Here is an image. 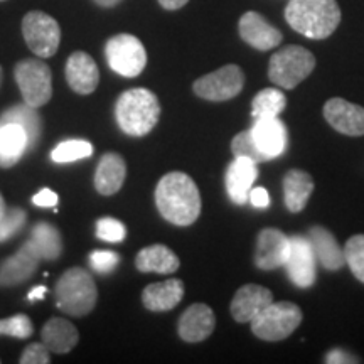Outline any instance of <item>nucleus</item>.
I'll list each match as a JSON object with an SVG mask.
<instances>
[{"mask_svg":"<svg viewBox=\"0 0 364 364\" xmlns=\"http://www.w3.org/2000/svg\"><path fill=\"white\" fill-rule=\"evenodd\" d=\"M324 117L341 134L349 136L364 135V108L344 98H331L324 105Z\"/></svg>","mask_w":364,"mask_h":364,"instance_id":"nucleus-15","label":"nucleus"},{"mask_svg":"<svg viewBox=\"0 0 364 364\" xmlns=\"http://www.w3.org/2000/svg\"><path fill=\"white\" fill-rule=\"evenodd\" d=\"M135 265L144 273H162V275H171L179 270V258L166 245H152L145 247L139 252L135 258Z\"/></svg>","mask_w":364,"mask_h":364,"instance_id":"nucleus-24","label":"nucleus"},{"mask_svg":"<svg viewBox=\"0 0 364 364\" xmlns=\"http://www.w3.org/2000/svg\"><path fill=\"white\" fill-rule=\"evenodd\" d=\"M216 326L215 312L206 304H193L179 318V336L186 343H201L213 334Z\"/></svg>","mask_w":364,"mask_h":364,"instance_id":"nucleus-17","label":"nucleus"},{"mask_svg":"<svg viewBox=\"0 0 364 364\" xmlns=\"http://www.w3.org/2000/svg\"><path fill=\"white\" fill-rule=\"evenodd\" d=\"M311 245L316 258L326 270L336 272L346 265L344 248L339 247L336 236L322 226H314L311 230Z\"/></svg>","mask_w":364,"mask_h":364,"instance_id":"nucleus-23","label":"nucleus"},{"mask_svg":"<svg viewBox=\"0 0 364 364\" xmlns=\"http://www.w3.org/2000/svg\"><path fill=\"white\" fill-rule=\"evenodd\" d=\"M245 85V75L240 66L228 65L196 80L194 93L208 102H226L241 93Z\"/></svg>","mask_w":364,"mask_h":364,"instance_id":"nucleus-10","label":"nucleus"},{"mask_svg":"<svg viewBox=\"0 0 364 364\" xmlns=\"http://www.w3.org/2000/svg\"><path fill=\"white\" fill-rule=\"evenodd\" d=\"M0 83H2V68H0Z\"/></svg>","mask_w":364,"mask_h":364,"instance_id":"nucleus-46","label":"nucleus"},{"mask_svg":"<svg viewBox=\"0 0 364 364\" xmlns=\"http://www.w3.org/2000/svg\"><path fill=\"white\" fill-rule=\"evenodd\" d=\"M97 284L85 268H70L58 280L56 306L66 316L85 317L97 306Z\"/></svg>","mask_w":364,"mask_h":364,"instance_id":"nucleus-4","label":"nucleus"},{"mask_svg":"<svg viewBox=\"0 0 364 364\" xmlns=\"http://www.w3.org/2000/svg\"><path fill=\"white\" fill-rule=\"evenodd\" d=\"M22 36L38 58H51L61 43V29L54 17L41 11L26 14L22 19Z\"/></svg>","mask_w":364,"mask_h":364,"instance_id":"nucleus-9","label":"nucleus"},{"mask_svg":"<svg viewBox=\"0 0 364 364\" xmlns=\"http://www.w3.org/2000/svg\"><path fill=\"white\" fill-rule=\"evenodd\" d=\"M285 19L309 39H326L338 29L341 9L336 0H290Z\"/></svg>","mask_w":364,"mask_h":364,"instance_id":"nucleus-2","label":"nucleus"},{"mask_svg":"<svg viewBox=\"0 0 364 364\" xmlns=\"http://www.w3.org/2000/svg\"><path fill=\"white\" fill-rule=\"evenodd\" d=\"M287 272L294 285L300 289H309L316 282V253L311 240L304 236L290 238V253L285 262Z\"/></svg>","mask_w":364,"mask_h":364,"instance_id":"nucleus-11","label":"nucleus"},{"mask_svg":"<svg viewBox=\"0 0 364 364\" xmlns=\"http://www.w3.org/2000/svg\"><path fill=\"white\" fill-rule=\"evenodd\" d=\"M314 191V179L311 174L292 169L289 171L284 177V194H285V204L290 213H300L311 198Z\"/></svg>","mask_w":364,"mask_h":364,"instance_id":"nucleus-27","label":"nucleus"},{"mask_svg":"<svg viewBox=\"0 0 364 364\" xmlns=\"http://www.w3.org/2000/svg\"><path fill=\"white\" fill-rule=\"evenodd\" d=\"M97 236L108 243H122L127 236L124 223L115 218H102L97 221Z\"/></svg>","mask_w":364,"mask_h":364,"instance_id":"nucleus-36","label":"nucleus"},{"mask_svg":"<svg viewBox=\"0 0 364 364\" xmlns=\"http://www.w3.org/2000/svg\"><path fill=\"white\" fill-rule=\"evenodd\" d=\"M156 204L164 220L177 226L193 225L201 215V194L184 172H169L159 181Z\"/></svg>","mask_w":364,"mask_h":364,"instance_id":"nucleus-1","label":"nucleus"},{"mask_svg":"<svg viewBox=\"0 0 364 364\" xmlns=\"http://www.w3.org/2000/svg\"><path fill=\"white\" fill-rule=\"evenodd\" d=\"M46 287H34L33 290H31L29 292V295H27V300H29V302H36V300H43L44 299V295H46Z\"/></svg>","mask_w":364,"mask_h":364,"instance_id":"nucleus-43","label":"nucleus"},{"mask_svg":"<svg viewBox=\"0 0 364 364\" xmlns=\"http://www.w3.org/2000/svg\"><path fill=\"white\" fill-rule=\"evenodd\" d=\"M16 81L24 103L33 108H41L53 97V75L49 66L39 58L22 59L17 63Z\"/></svg>","mask_w":364,"mask_h":364,"instance_id":"nucleus-7","label":"nucleus"},{"mask_svg":"<svg viewBox=\"0 0 364 364\" xmlns=\"http://www.w3.org/2000/svg\"><path fill=\"white\" fill-rule=\"evenodd\" d=\"M314 68H316V58L309 49L302 46H287L270 58L268 78L280 88L294 90L309 78Z\"/></svg>","mask_w":364,"mask_h":364,"instance_id":"nucleus-5","label":"nucleus"},{"mask_svg":"<svg viewBox=\"0 0 364 364\" xmlns=\"http://www.w3.org/2000/svg\"><path fill=\"white\" fill-rule=\"evenodd\" d=\"M26 152H29L26 130L17 124L0 125V167L16 166Z\"/></svg>","mask_w":364,"mask_h":364,"instance_id":"nucleus-26","label":"nucleus"},{"mask_svg":"<svg viewBox=\"0 0 364 364\" xmlns=\"http://www.w3.org/2000/svg\"><path fill=\"white\" fill-rule=\"evenodd\" d=\"M6 211H7V206H6V201H4V198H2V194H0V218H2L4 215H6Z\"/></svg>","mask_w":364,"mask_h":364,"instance_id":"nucleus-45","label":"nucleus"},{"mask_svg":"<svg viewBox=\"0 0 364 364\" xmlns=\"http://www.w3.org/2000/svg\"><path fill=\"white\" fill-rule=\"evenodd\" d=\"M231 150H233V154L236 157H247V159H250V161H253L255 164L270 161V159H268L265 154L258 149V145L253 139L252 130L241 132V134L236 135L233 139V142H231Z\"/></svg>","mask_w":364,"mask_h":364,"instance_id":"nucleus-33","label":"nucleus"},{"mask_svg":"<svg viewBox=\"0 0 364 364\" xmlns=\"http://www.w3.org/2000/svg\"><path fill=\"white\" fill-rule=\"evenodd\" d=\"M31 241L38 250L43 260H58L63 253V238L56 226L41 221L31 231Z\"/></svg>","mask_w":364,"mask_h":364,"instance_id":"nucleus-29","label":"nucleus"},{"mask_svg":"<svg viewBox=\"0 0 364 364\" xmlns=\"http://www.w3.org/2000/svg\"><path fill=\"white\" fill-rule=\"evenodd\" d=\"M66 81L73 91L80 95H90L97 90L100 83V71L97 63L88 53L76 51L68 58Z\"/></svg>","mask_w":364,"mask_h":364,"instance_id":"nucleus-18","label":"nucleus"},{"mask_svg":"<svg viewBox=\"0 0 364 364\" xmlns=\"http://www.w3.org/2000/svg\"><path fill=\"white\" fill-rule=\"evenodd\" d=\"M346 265H349L354 277L364 284V235H354L344 247Z\"/></svg>","mask_w":364,"mask_h":364,"instance_id":"nucleus-32","label":"nucleus"},{"mask_svg":"<svg viewBox=\"0 0 364 364\" xmlns=\"http://www.w3.org/2000/svg\"><path fill=\"white\" fill-rule=\"evenodd\" d=\"M49 349L46 348V344H39V343H34V344H29L27 348L22 351L21 354V364H48L51 361V358H49Z\"/></svg>","mask_w":364,"mask_h":364,"instance_id":"nucleus-38","label":"nucleus"},{"mask_svg":"<svg viewBox=\"0 0 364 364\" xmlns=\"http://www.w3.org/2000/svg\"><path fill=\"white\" fill-rule=\"evenodd\" d=\"M302 322V311L292 302H277L267 306L252 321V331L263 341L287 339Z\"/></svg>","mask_w":364,"mask_h":364,"instance_id":"nucleus-6","label":"nucleus"},{"mask_svg":"<svg viewBox=\"0 0 364 364\" xmlns=\"http://www.w3.org/2000/svg\"><path fill=\"white\" fill-rule=\"evenodd\" d=\"M105 56L117 75L135 78L147 66V51L139 38L132 34H117L107 41Z\"/></svg>","mask_w":364,"mask_h":364,"instance_id":"nucleus-8","label":"nucleus"},{"mask_svg":"<svg viewBox=\"0 0 364 364\" xmlns=\"http://www.w3.org/2000/svg\"><path fill=\"white\" fill-rule=\"evenodd\" d=\"M287 107V98L280 90L267 88L262 90L252 103V115L257 118L279 117Z\"/></svg>","mask_w":364,"mask_h":364,"instance_id":"nucleus-30","label":"nucleus"},{"mask_svg":"<svg viewBox=\"0 0 364 364\" xmlns=\"http://www.w3.org/2000/svg\"><path fill=\"white\" fill-rule=\"evenodd\" d=\"M0 2H2V0H0Z\"/></svg>","mask_w":364,"mask_h":364,"instance_id":"nucleus-47","label":"nucleus"},{"mask_svg":"<svg viewBox=\"0 0 364 364\" xmlns=\"http://www.w3.org/2000/svg\"><path fill=\"white\" fill-rule=\"evenodd\" d=\"M93 145L88 140L81 139H73L65 140V142L58 144L53 149L51 159L56 164H68V162H76L81 159H88L93 156Z\"/></svg>","mask_w":364,"mask_h":364,"instance_id":"nucleus-31","label":"nucleus"},{"mask_svg":"<svg viewBox=\"0 0 364 364\" xmlns=\"http://www.w3.org/2000/svg\"><path fill=\"white\" fill-rule=\"evenodd\" d=\"M189 0H159V4L166 9V11H179L188 4Z\"/></svg>","mask_w":364,"mask_h":364,"instance_id":"nucleus-42","label":"nucleus"},{"mask_svg":"<svg viewBox=\"0 0 364 364\" xmlns=\"http://www.w3.org/2000/svg\"><path fill=\"white\" fill-rule=\"evenodd\" d=\"M27 213L22 208H7L6 215L0 218V243L11 240L26 226Z\"/></svg>","mask_w":364,"mask_h":364,"instance_id":"nucleus-34","label":"nucleus"},{"mask_svg":"<svg viewBox=\"0 0 364 364\" xmlns=\"http://www.w3.org/2000/svg\"><path fill=\"white\" fill-rule=\"evenodd\" d=\"M118 263H120V255L110 250H97L90 255V265L97 273L108 275L115 270Z\"/></svg>","mask_w":364,"mask_h":364,"instance_id":"nucleus-37","label":"nucleus"},{"mask_svg":"<svg viewBox=\"0 0 364 364\" xmlns=\"http://www.w3.org/2000/svg\"><path fill=\"white\" fill-rule=\"evenodd\" d=\"M326 363L329 364H349V363H359V359L351 356L349 353H344L343 349H332L326 354Z\"/></svg>","mask_w":364,"mask_h":364,"instance_id":"nucleus-40","label":"nucleus"},{"mask_svg":"<svg viewBox=\"0 0 364 364\" xmlns=\"http://www.w3.org/2000/svg\"><path fill=\"white\" fill-rule=\"evenodd\" d=\"M33 203L39 208H54L58 204V194L51 189H43L34 196Z\"/></svg>","mask_w":364,"mask_h":364,"instance_id":"nucleus-39","label":"nucleus"},{"mask_svg":"<svg viewBox=\"0 0 364 364\" xmlns=\"http://www.w3.org/2000/svg\"><path fill=\"white\" fill-rule=\"evenodd\" d=\"M240 36L245 43L258 49V51H270L282 43V33L273 27L262 14L250 11L243 14L238 24Z\"/></svg>","mask_w":364,"mask_h":364,"instance_id":"nucleus-14","label":"nucleus"},{"mask_svg":"<svg viewBox=\"0 0 364 364\" xmlns=\"http://www.w3.org/2000/svg\"><path fill=\"white\" fill-rule=\"evenodd\" d=\"M117 124L127 135L144 136L161 118V103L147 88H132L120 95L115 105Z\"/></svg>","mask_w":364,"mask_h":364,"instance_id":"nucleus-3","label":"nucleus"},{"mask_svg":"<svg viewBox=\"0 0 364 364\" xmlns=\"http://www.w3.org/2000/svg\"><path fill=\"white\" fill-rule=\"evenodd\" d=\"M43 260L33 241L27 240L19 252L9 257L0 267V287H16L29 280Z\"/></svg>","mask_w":364,"mask_h":364,"instance_id":"nucleus-13","label":"nucleus"},{"mask_svg":"<svg viewBox=\"0 0 364 364\" xmlns=\"http://www.w3.org/2000/svg\"><path fill=\"white\" fill-rule=\"evenodd\" d=\"M184 297V284L179 279H169L150 284L144 289L142 302L152 312H166L174 309Z\"/></svg>","mask_w":364,"mask_h":364,"instance_id":"nucleus-22","label":"nucleus"},{"mask_svg":"<svg viewBox=\"0 0 364 364\" xmlns=\"http://www.w3.org/2000/svg\"><path fill=\"white\" fill-rule=\"evenodd\" d=\"M252 134L258 149L268 159L282 156L287 149V129L277 117L257 118L252 127Z\"/></svg>","mask_w":364,"mask_h":364,"instance_id":"nucleus-20","label":"nucleus"},{"mask_svg":"<svg viewBox=\"0 0 364 364\" xmlns=\"http://www.w3.org/2000/svg\"><path fill=\"white\" fill-rule=\"evenodd\" d=\"M272 302L273 294L267 287L257 284L243 285L231 300V316L236 322H252Z\"/></svg>","mask_w":364,"mask_h":364,"instance_id":"nucleus-16","label":"nucleus"},{"mask_svg":"<svg viewBox=\"0 0 364 364\" xmlns=\"http://www.w3.org/2000/svg\"><path fill=\"white\" fill-rule=\"evenodd\" d=\"M120 2H122V0H95V4H97V6H100V7H103V9H112V7L118 6Z\"/></svg>","mask_w":364,"mask_h":364,"instance_id":"nucleus-44","label":"nucleus"},{"mask_svg":"<svg viewBox=\"0 0 364 364\" xmlns=\"http://www.w3.org/2000/svg\"><path fill=\"white\" fill-rule=\"evenodd\" d=\"M41 336H43V343L46 344V348L56 354L70 353L80 341L78 329L70 321L59 317H54L51 321L46 322Z\"/></svg>","mask_w":364,"mask_h":364,"instance_id":"nucleus-25","label":"nucleus"},{"mask_svg":"<svg viewBox=\"0 0 364 364\" xmlns=\"http://www.w3.org/2000/svg\"><path fill=\"white\" fill-rule=\"evenodd\" d=\"M36 110H38V108L29 107V105L26 103L16 105V107H11L9 110L4 112L2 117H0V125L17 124L26 130L27 140H29V150H33L36 147V144L39 142L41 127H43L39 113Z\"/></svg>","mask_w":364,"mask_h":364,"instance_id":"nucleus-28","label":"nucleus"},{"mask_svg":"<svg viewBox=\"0 0 364 364\" xmlns=\"http://www.w3.org/2000/svg\"><path fill=\"white\" fill-rule=\"evenodd\" d=\"M34 332V326L31 318L24 314H17V316L0 318V334L11 336L16 339H27L31 338Z\"/></svg>","mask_w":364,"mask_h":364,"instance_id":"nucleus-35","label":"nucleus"},{"mask_svg":"<svg viewBox=\"0 0 364 364\" xmlns=\"http://www.w3.org/2000/svg\"><path fill=\"white\" fill-rule=\"evenodd\" d=\"M290 253V238L277 228H265L257 240L255 263L262 270H275L284 267Z\"/></svg>","mask_w":364,"mask_h":364,"instance_id":"nucleus-12","label":"nucleus"},{"mask_svg":"<svg viewBox=\"0 0 364 364\" xmlns=\"http://www.w3.org/2000/svg\"><path fill=\"white\" fill-rule=\"evenodd\" d=\"M257 177V164L247 157H236L226 171V191L231 201L235 204L247 203Z\"/></svg>","mask_w":364,"mask_h":364,"instance_id":"nucleus-19","label":"nucleus"},{"mask_svg":"<svg viewBox=\"0 0 364 364\" xmlns=\"http://www.w3.org/2000/svg\"><path fill=\"white\" fill-rule=\"evenodd\" d=\"M127 177V164L120 154L108 152L98 162L95 188L102 196H113L122 189Z\"/></svg>","mask_w":364,"mask_h":364,"instance_id":"nucleus-21","label":"nucleus"},{"mask_svg":"<svg viewBox=\"0 0 364 364\" xmlns=\"http://www.w3.org/2000/svg\"><path fill=\"white\" fill-rule=\"evenodd\" d=\"M250 201L255 208H268L270 206V196H268L267 189L263 188H257V189H252V193H250Z\"/></svg>","mask_w":364,"mask_h":364,"instance_id":"nucleus-41","label":"nucleus"}]
</instances>
